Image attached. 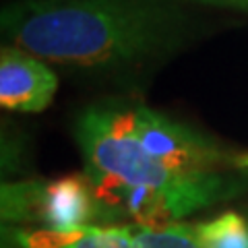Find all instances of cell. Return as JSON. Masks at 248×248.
<instances>
[{
  "instance_id": "cell-1",
  "label": "cell",
  "mask_w": 248,
  "mask_h": 248,
  "mask_svg": "<svg viewBox=\"0 0 248 248\" xmlns=\"http://www.w3.org/2000/svg\"><path fill=\"white\" fill-rule=\"evenodd\" d=\"M2 29L23 52L75 66L143 60L170 35L147 0H21L2 13Z\"/></svg>"
},
{
  "instance_id": "cell-2",
  "label": "cell",
  "mask_w": 248,
  "mask_h": 248,
  "mask_svg": "<svg viewBox=\"0 0 248 248\" xmlns=\"http://www.w3.org/2000/svg\"><path fill=\"white\" fill-rule=\"evenodd\" d=\"M79 141L91 182H126L164 190L190 188L211 174H180L145 151L128 112L91 110L79 124ZM221 174V172H219Z\"/></svg>"
},
{
  "instance_id": "cell-3",
  "label": "cell",
  "mask_w": 248,
  "mask_h": 248,
  "mask_svg": "<svg viewBox=\"0 0 248 248\" xmlns=\"http://www.w3.org/2000/svg\"><path fill=\"white\" fill-rule=\"evenodd\" d=\"M91 188L99 203L112 211L128 215L137 221V226L159 228L226 199L230 192H234L236 182L234 178H226L223 174H211L182 190H164L143 184L108 180L91 182Z\"/></svg>"
},
{
  "instance_id": "cell-4",
  "label": "cell",
  "mask_w": 248,
  "mask_h": 248,
  "mask_svg": "<svg viewBox=\"0 0 248 248\" xmlns=\"http://www.w3.org/2000/svg\"><path fill=\"white\" fill-rule=\"evenodd\" d=\"M128 118L145 151L180 174H219L230 168H248V155L223 149L153 110L137 108L128 112Z\"/></svg>"
},
{
  "instance_id": "cell-5",
  "label": "cell",
  "mask_w": 248,
  "mask_h": 248,
  "mask_svg": "<svg viewBox=\"0 0 248 248\" xmlns=\"http://www.w3.org/2000/svg\"><path fill=\"white\" fill-rule=\"evenodd\" d=\"M95 195L87 176H64L54 182H25L2 188V209L11 219L42 221V230L83 228L95 211Z\"/></svg>"
},
{
  "instance_id": "cell-6",
  "label": "cell",
  "mask_w": 248,
  "mask_h": 248,
  "mask_svg": "<svg viewBox=\"0 0 248 248\" xmlns=\"http://www.w3.org/2000/svg\"><path fill=\"white\" fill-rule=\"evenodd\" d=\"M58 79L44 62L17 46L0 54V104L9 110L42 112L50 106Z\"/></svg>"
},
{
  "instance_id": "cell-7",
  "label": "cell",
  "mask_w": 248,
  "mask_h": 248,
  "mask_svg": "<svg viewBox=\"0 0 248 248\" xmlns=\"http://www.w3.org/2000/svg\"><path fill=\"white\" fill-rule=\"evenodd\" d=\"M23 248H135L128 226L124 228H95L83 226L68 232L29 230L21 232Z\"/></svg>"
},
{
  "instance_id": "cell-8",
  "label": "cell",
  "mask_w": 248,
  "mask_h": 248,
  "mask_svg": "<svg viewBox=\"0 0 248 248\" xmlns=\"http://www.w3.org/2000/svg\"><path fill=\"white\" fill-rule=\"evenodd\" d=\"M135 248H207L201 223H166L159 228L128 226Z\"/></svg>"
},
{
  "instance_id": "cell-9",
  "label": "cell",
  "mask_w": 248,
  "mask_h": 248,
  "mask_svg": "<svg viewBox=\"0 0 248 248\" xmlns=\"http://www.w3.org/2000/svg\"><path fill=\"white\" fill-rule=\"evenodd\" d=\"M201 236L207 248H248V226L238 213L201 223Z\"/></svg>"
}]
</instances>
